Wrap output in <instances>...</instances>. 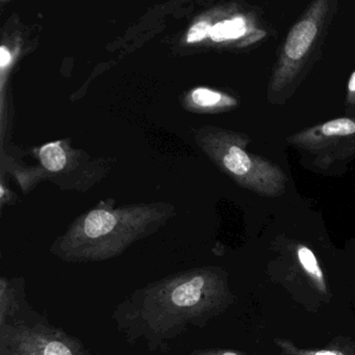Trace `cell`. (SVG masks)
Masks as SVG:
<instances>
[{
	"mask_svg": "<svg viewBox=\"0 0 355 355\" xmlns=\"http://www.w3.org/2000/svg\"><path fill=\"white\" fill-rule=\"evenodd\" d=\"M318 28L311 18L301 20L291 31L284 45V53L291 61H300L313 45Z\"/></svg>",
	"mask_w": 355,
	"mask_h": 355,
	"instance_id": "1",
	"label": "cell"
},
{
	"mask_svg": "<svg viewBox=\"0 0 355 355\" xmlns=\"http://www.w3.org/2000/svg\"><path fill=\"white\" fill-rule=\"evenodd\" d=\"M297 257H298L299 263L303 271L311 278L313 286L318 288V291L326 294L327 293V286H326L325 277H324L323 271L320 267L319 261L315 257V253L309 248V247H297Z\"/></svg>",
	"mask_w": 355,
	"mask_h": 355,
	"instance_id": "2",
	"label": "cell"
},
{
	"mask_svg": "<svg viewBox=\"0 0 355 355\" xmlns=\"http://www.w3.org/2000/svg\"><path fill=\"white\" fill-rule=\"evenodd\" d=\"M117 219L103 209L91 211L85 221V232L89 238L96 239L109 234L115 228Z\"/></svg>",
	"mask_w": 355,
	"mask_h": 355,
	"instance_id": "3",
	"label": "cell"
},
{
	"mask_svg": "<svg viewBox=\"0 0 355 355\" xmlns=\"http://www.w3.org/2000/svg\"><path fill=\"white\" fill-rule=\"evenodd\" d=\"M203 286L205 279L197 276L190 282L178 286L172 294V301L178 306H192L200 300Z\"/></svg>",
	"mask_w": 355,
	"mask_h": 355,
	"instance_id": "4",
	"label": "cell"
},
{
	"mask_svg": "<svg viewBox=\"0 0 355 355\" xmlns=\"http://www.w3.org/2000/svg\"><path fill=\"white\" fill-rule=\"evenodd\" d=\"M247 24L244 18L236 17L234 19L224 20L211 26V40L222 42L226 40H234L244 36L247 32Z\"/></svg>",
	"mask_w": 355,
	"mask_h": 355,
	"instance_id": "5",
	"label": "cell"
},
{
	"mask_svg": "<svg viewBox=\"0 0 355 355\" xmlns=\"http://www.w3.org/2000/svg\"><path fill=\"white\" fill-rule=\"evenodd\" d=\"M41 162L47 170L59 172L65 167L67 157L60 143H49L41 148Z\"/></svg>",
	"mask_w": 355,
	"mask_h": 355,
	"instance_id": "6",
	"label": "cell"
},
{
	"mask_svg": "<svg viewBox=\"0 0 355 355\" xmlns=\"http://www.w3.org/2000/svg\"><path fill=\"white\" fill-rule=\"evenodd\" d=\"M276 345L282 349V355H348L336 349H302L296 347L291 340L284 338H275Z\"/></svg>",
	"mask_w": 355,
	"mask_h": 355,
	"instance_id": "7",
	"label": "cell"
},
{
	"mask_svg": "<svg viewBox=\"0 0 355 355\" xmlns=\"http://www.w3.org/2000/svg\"><path fill=\"white\" fill-rule=\"evenodd\" d=\"M321 130L326 137L350 136L355 134V122L347 118H340L326 122Z\"/></svg>",
	"mask_w": 355,
	"mask_h": 355,
	"instance_id": "8",
	"label": "cell"
},
{
	"mask_svg": "<svg viewBox=\"0 0 355 355\" xmlns=\"http://www.w3.org/2000/svg\"><path fill=\"white\" fill-rule=\"evenodd\" d=\"M192 99L199 107H214L221 101L222 96L219 93L207 89H197L193 92Z\"/></svg>",
	"mask_w": 355,
	"mask_h": 355,
	"instance_id": "9",
	"label": "cell"
},
{
	"mask_svg": "<svg viewBox=\"0 0 355 355\" xmlns=\"http://www.w3.org/2000/svg\"><path fill=\"white\" fill-rule=\"evenodd\" d=\"M211 26H209V22L201 21L199 24H195L191 30L189 31L187 41L189 43L197 42V41L202 40L207 35L211 34Z\"/></svg>",
	"mask_w": 355,
	"mask_h": 355,
	"instance_id": "10",
	"label": "cell"
},
{
	"mask_svg": "<svg viewBox=\"0 0 355 355\" xmlns=\"http://www.w3.org/2000/svg\"><path fill=\"white\" fill-rule=\"evenodd\" d=\"M44 355H72V353L63 343L51 342L45 348Z\"/></svg>",
	"mask_w": 355,
	"mask_h": 355,
	"instance_id": "11",
	"label": "cell"
},
{
	"mask_svg": "<svg viewBox=\"0 0 355 355\" xmlns=\"http://www.w3.org/2000/svg\"><path fill=\"white\" fill-rule=\"evenodd\" d=\"M10 61H11V55H10L9 51L5 46L1 47L0 49V65L5 68Z\"/></svg>",
	"mask_w": 355,
	"mask_h": 355,
	"instance_id": "12",
	"label": "cell"
},
{
	"mask_svg": "<svg viewBox=\"0 0 355 355\" xmlns=\"http://www.w3.org/2000/svg\"><path fill=\"white\" fill-rule=\"evenodd\" d=\"M348 89L350 92H355V72L349 80Z\"/></svg>",
	"mask_w": 355,
	"mask_h": 355,
	"instance_id": "13",
	"label": "cell"
}]
</instances>
